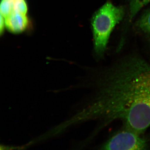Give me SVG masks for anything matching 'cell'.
Masks as SVG:
<instances>
[{
  "label": "cell",
  "mask_w": 150,
  "mask_h": 150,
  "mask_svg": "<svg viewBox=\"0 0 150 150\" xmlns=\"http://www.w3.org/2000/svg\"><path fill=\"white\" fill-rule=\"evenodd\" d=\"M5 28L4 20L2 17L1 16L0 17V34L1 35H2L3 33H4Z\"/></svg>",
  "instance_id": "obj_7"
},
{
  "label": "cell",
  "mask_w": 150,
  "mask_h": 150,
  "mask_svg": "<svg viewBox=\"0 0 150 150\" xmlns=\"http://www.w3.org/2000/svg\"><path fill=\"white\" fill-rule=\"evenodd\" d=\"M28 12L26 0H1V16L4 20L6 28L11 32L18 33L28 28L30 21Z\"/></svg>",
  "instance_id": "obj_3"
},
{
  "label": "cell",
  "mask_w": 150,
  "mask_h": 150,
  "mask_svg": "<svg viewBox=\"0 0 150 150\" xmlns=\"http://www.w3.org/2000/svg\"><path fill=\"white\" fill-rule=\"evenodd\" d=\"M138 25L142 31L150 33V10L142 16L138 22Z\"/></svg>",
  "instance_id": "obj_6"
},
{
  "label": "cell",
  "mask_w": 150,
  "mask_h": 150,
  "mask_svg": "<svg viewBox=\"0 0 150 150\" xmlns=\"http://www.w3.org/2000/svg\"><path fill=\"white\" fill-rule=\"evenodd\" d=\"M150 2V0H131L129 7V17L131 20L140 10Z\"/></svg>",
  "instance_id": "obj_5"
},
{
  "label": "cell",
  "mask_w": 150,
  "mask_h": 150,
  "mask_svg": "<svg viewBox=\"0 0 150 150\" xmlns=\"http://www.w3.org/2000/svg\"><path fill=\"white\" fill-rule=\"evenodd\" d=\"M98 74L95 93L80 119L99 120L103 125L121 120L126 129L140 134L150 128V63L130 56Z\"/></svg>",
  "instance_id": "obj_1"
},
{
  "label": "cell",
  "mask_w": 150,
  "mask_h": 150,
  "mask_svg": "<svg viewBox=\"0 0 150 150\" xmlns=\"http://www.w3.org/2000/svg\"><path fill=\"white\" fill-rule=\"evenodd\" d=\"M124 15L123 7L107 2L94 14L91 20L95 52L103 56L110 34L115 25L122 20Z\"/></svg>",
  "instance_id": "obj_2"
},
{
  "label": "cell",
  "mask_w": 150,
  "mask_h": 150,
  "mask_svg": "<svg viewBox=\"0 0 150 150\" xmlns=\"http://www.w3.org/2000/svg\"><path fill=\"white\" fill-rule=\"evenodd\" d=\"M141 135L126 129L114 134L100 150H149L147 140Z\"/></svg>",
  "instance_id": "obj_4"
}]
</instances>
